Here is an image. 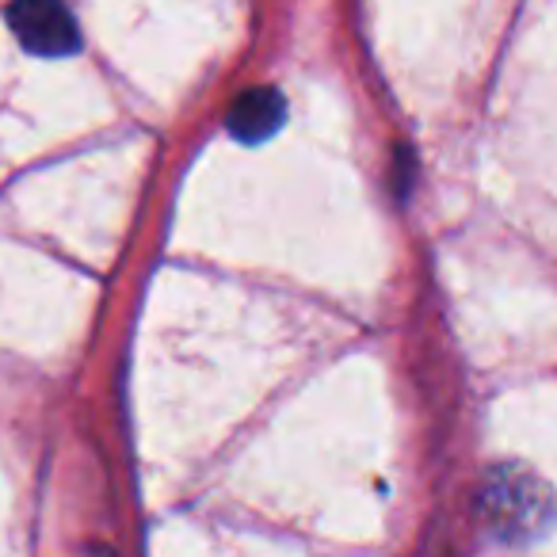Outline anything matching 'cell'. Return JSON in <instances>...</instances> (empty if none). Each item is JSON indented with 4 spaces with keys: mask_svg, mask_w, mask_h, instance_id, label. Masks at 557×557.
Returning a JSON list of instances; mask_svg holds the SVG:
<instances>
[{
    "mask_svg": "<svg viewBox=\"0 0 557 557\" xmlns=\"http://www.w3.org/2000/svg\"><path fill=\"white\" fill-rule=\"evenodd\" d=\"M481 519L488 534L508 546H531L546 539L557 519V504L549 485L527 466H493L481 485Z\"/></svg>",
    "mask_w": 557,
    "mask_h": 557,
    "instance_id": "1",
    "label": "cell"
},
{
    "mask_svg": "<svg viewBox=\"0 0 557 557\" xmlns=\"http://www.w3.org/2000/svg\"><path fill=\"white\" fill-rule=\"evenodd\" d=\"M9 24L20 47L39 58H65L81 47L77 20L70 16L62 0H12Z\"/></svg>",
    "mask_w": 557,
    "mask_h": 557,
    "instance_id": "2",
    "label": "cell"
},
{
    "mask_svg": "<svg viewBox=\"0 0 557 557\" xmlns=\"http://www.w3.org/2000/svg\"><path fill=\"white\" fill-rule=\"evenodd\" d=\"M287 119V100L275 88H248L233 100L230 115H225V131L245 146H260Z\"/></svg>",
    "mask_w": 557,
    "mask_h": 557,
    "instance_id": "3",
    "label": "cell"
}]
</instances>
